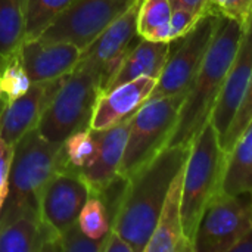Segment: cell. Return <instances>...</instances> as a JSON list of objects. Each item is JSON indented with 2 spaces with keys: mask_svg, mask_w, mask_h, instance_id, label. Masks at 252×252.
Returning a JSON list of instances; mask_svg holds the SVG:
<instances>
[{
  "mask_svg": "<svg viewBox=\"0 0 252 252\" xmlns=\"http://www.w3.org/2000/svg\"><path fill=\"white\" fill-rule=\"evenodd\" d=\"M190 146H167L127 179L112 230L134 252L145 248L155 230L171 182L185 167Z\"/></svg>",
  "mask_w": 252,
  "mask_h": 252,
  "instance_id": "cell-1",
  "label": "cell"
},
{
  "mask_svg": "<svg viewBox=\"0 0 252 252\" xmlns=\"http://www.w3.org/2000/svg\"><path fill=\"white\" fill-rule=\"evenodd\" d=\"M244 22L220 15L210 49L186 92L176 127L167 146H190L210 121L216 102L235 59Z\"/></svg>",
  "mask_w": 252,
  "mask_h": 252,
  "instance_id": "cell-2",
  "label": "cell"
},
{
  "mask_svg": "<svg viewBox=\"0 0 252 252\" xmlns=\"http://www.w3.org/2000/svg\"><path fill=\"white\" fill-rule=\"evenodd\" d=\"M61 149L62 143L49 142L37 128L28 131L13 145L9 188L0 211V227L21 214L38 213L43 188L56 171L63 168Z\"/></svg>",
  "mask_w": 252,
  "mask_h": 252,
  "instance_id": "cell-3",
  "label": "cell"
},
{
  "mask_svg": "<svg viewBox=\"0 0 252 252\" xmlns=\"http://www.w3.org/2000/svg\"><path fill=\"white\" fill-rule=\"evenodd\" d=\"M103 93L102 65L81 58L65 75L37 126L38 133L53 143H62L75 131L90 127L94 106Z\"/></svg>",
  "mask_w": 252,
  "mask_h": 252,
  "instance_id": "cell-4",
  "label": "cell"
},
{
  "mask_svg": "<svg viewBox=\"0 0 252 252\" xmlns=\"http://www.w3.org/2000/svg\"><path fill=\"white\" fill-rule=\"evenodd\" d=\"M226 164L227 152L221 148L219 134L208 121L192 142L183 170L182 221L192 248L199 221L208 204L221 192Z\"/></svg>",
  "mask_w": 252,
  "mask_h": 252,
  "instance_id": "cell-5",
  "label": "cell"
},
{
  "mask_svg": "<svg viewBox=\"0 0 252 252\" xmlns=\"http://www.w3.org/2000/svg\"><path fill=\"white\" fill-rule=\"evenodd\" d=\"M186 92L149 99L130 118L127 145L120 165L121 177L128 179L167 148Z\"/></svg>",
  "mask_w": 252,
  "mask_h": 252,
  "instance_id": "cell-6",
  "label": "cell"
},
{
  "mask_svg": "<svg viewBox=\"0 0 252 252\" xmlns=\"http://www.w3.org/2000/svg\"><path fill=\"white\" fill-rule=\"evenodd\" d=\"M252 229V193L219 192L208 204L193 241V252H232Z\"/></svg>",
  "mask_w": 252,
  "mask_h": 252,
  "instance_id": "cell-7",
  "label": "cell"
},
{
  "mask_svg": "<svg viewBox=\"0 0 252 252\" xmlns=\"http://www.w3.org/2000/svg\"><path fill=\"white\" fill-rule=\"evenodd\" d=\"M219 16L220 13L213 10L205 12L186 35L171 41L170 56L149 99L171 96L189 89L210 49Z\"/></svg>",
  "mask_w": 252,
  "mask_h": 252,
  "instance_id": "cell-8",
  "label": "cell"
},
{
  "mask_svg": "<svg viewBox=\"0 0 252 252\" xmlns=\"http://www.w3.org/2000/svg\"><path fill=\"white\" fill-rule=\"evenodd\" d=\"M137 0H75L41 32L46 41H66L84 50Z\"/></svg>",
  "mask_w": 252,
  "mask_h": 252,
  "instance_id": "cell-9",
  "label": "cell"
},
{
  "mask_svg": "<svg viewBox=\"0 0 252 252\" xmlns=\"http://www.w3.org/2000/svg\"><path fill=\"white\" fill-rule=\"evenodd\" d=\"M89 196V186L78 171L69 168L59 170L41 190L38 201L40 217L59 235L77 223Z\"/></svg>",
  "mask_w": 252,
  "mask_h": 252,
  "instance_id": "cell-10",
  "label": "cell"
},
{
  "mask_svg": "<svg viewBox=\"0 0 252 252\" xmlns=\"http://www.w3.org/2000/svg\"><path fill=\"white\" fill-rule=\"evenodd\" d=\"M252 78V10L244 22V31L235 55V59L227 72L224 86L213 109L210 123L219 134L220 145L223 143L227 130L236 115L241 100Z\"/></svg>",
  "mask_w": 252,
  "mask_h": 252,
  "instance_id": "cell-11",
  "label": "cell"
},
{
  "mask_svg": "<svg viewBox=\"0 0 252 252\" xmlns=\"http://www.w3.org/2000/svg\"><path fill=\"white\" fill-rule=\"evenodd\" d=\"M65 75L52 81L32 83L18 99L0 111V137L13 146L28 131L37 128L43 112L59 90Z\"/></svg>",
  "mask_w": 252,
  "mask_h": 252,
  "instance_id": "cell-12",
  "label": "cell"
},
{
  "mask_svg": "<svg viewBox=\"0 0 252 252\" xmlns=\"http://www.w3.org/2000/svg\"><path fill=\"white\" fill-rule=\"evenodd\" d=\"M19 59L31 83H43L69 74L81 59V50L66 41H46L40 37L24 40Z\"/></svg>",
  "mask_w": 252,
  "mask_h": 252,
  "instance_id": "cell-13",
  "label": "cell"
},
{
  "mask_svg": "<svg viewBox=\"0 0 252 252\" xmlns=\"http://www.w3.org/2000/svg\"><path fill=\"white\" fill-rule=\"evenodd\" d=\"M130 120L118 123L105 130H93L97 139V151L93 161L80 173L89 186L90 195H99L120 176L124 157Z\"/></svg>",
  "mask_w": 252,
  "mask_h": 252,
  "instance_id": "cell-14",
  "label": "cell"
},
{
  "mask_svg": "<svg viewBox=\"0 0 252 252\" xmlns=\"http://www.w3.org/2000/svg\"><path fill=\"white\" fill-rule=\"evenodd\" d=\"M155 84V78L140 77L100 94L93 111L90 128L105 130L118 123L130 120L149 99Z\"/></svg>",
  "mask_w": 252,
  "mask_h": 252,
  "instance_id": "cell-15",
  "label": "cell"
},
{
  "mask_svg": "<svg viewBox=\"0 0 252 252\" xmlns=\"http://www.w3.org/2000/svg\"><path fill=\"white\" fill-rule=\"evenodd\" d=\"M183 170L174 177L161 208L155 230L145 248V252H193L188 241L182 221V190Z\"/></svg>",
  "mask_w": 252,
  "mask_h": 252,
  "instance_id": "cell-16",
  "label": "cell"
},
{
  "mask_svg": "<svg viewBox=\"0 0 252 252\" xmlns=\"http://www.w3.org/2000/svg\"><path fill=\"white\" fill-rule=\"evenodd\" d=\"M142 0H137L118 19H115L93 43L81 50V58L94 63L106 62L128 53L142 38L137 32V16Z\"/></svg>",
  "mask_w": 252,
  "mask_h": 252,
  "instance_id": "cell-17",
  "label": "cell"
},
{
  "mask_svg": "<svg viewBox=\"0 0 252 252\" xmlns=\"http://www.w3.org/2000/svg\"><path fill=\"white\" fill-rule=\"evenodd\" d=\"M58 238L38 213H27L0 227V252L58 251Z\"/></svg>",
  "mask_w": 252,
  "mask_h": 252,
  "instance_id": "cell-18",
  "label": "cell"
},
{
  "mask_svg": "<svg viewBox=\"0 0 252 252\" xmlns=\"http://www.w3.org/2000/svg\"><path fill=\"white\" fill-rule=\"evenodd\" d=\"M170 52L171 41H151L146 38H140L139 43L127 55L126 61L123 62L121 68L114 75L105 92L140 77H151L158 80L167 63Z\"/></svg>",
  "mask_w": 252,
  "mask_h": 252,
  "instance_id": "cell-19",
  "label": "cell"
},
{
  "mask_svg": "<svg viewBox=\"0 0 252 252\" xmlns=\"http://www.w3.org/2000/svg\"><path fill=\"white\" fill-rule=\"evenodd\" d=\"M221 190L232 195L252 193V124L227 154Z\"/></svg>",
  "mask_w": 252,
  "mask_h": 252,
  "instance_id": "cell-20",
  "label": "cell"
},
{
  "mask_svg": "<svg viewBox=\"0 0 252 252\" xmlns=\"http://www.w3.org/2000/svg\"><path fill=\"white\" fill-rule=\"evenodd\" d=\"M25 40L22 0H0V68L19 50Z\"/></svg>",
  "mask_w": 252,
  "mask_h": 252,
  "instance_id": "cell-21",
  "label": "cell"
},
{
  "mask_svg": "<svg viewBox=\"0 0 252 252\" xmlns=\"http://www.w3.org/2000/svg\"><path fill=\"white\" fill-rule=\"evenodd\" d=\"M173 6L170 0H142L137 16V32L151 41H171L170 19Z\"/></svg>",
  "mask_w": 252,
  "mask_h": 252,
  "instance_id": "cell-22",
  "label": "cell"
},
{
  "mask_svg": "<svg viewBox=\"0 0 252 252\" xmlns=\"http://www.w3.org/2000/svg\"><path fill=\"white\" fill-rule=\"evenodd\" d=\"M75 0H22L25 40L37 38Z\"/></svg>",
  "mask_w": 252,
  "mask_h": 252,
  "instance_id": "cell-23",
  "label": "cell"
},
{
  "mask_svg": "<svg viewBox=\"0 0 252 252\" xmlns=\"http://www.w3.org/2000/svg\"><path fill=\"white\" fill-rule=\"evenodd\" d=\"M61 151L63 168L81 173L93 161L97 151V139L94 131L90 127L75 131L62 142Z\"/></svg>",
  "mask_w": 252,
  "mask_h": 252,
  "instance_id": "cell-24",
  "label": "cell"
},
{
  "mask_svg": "<svg viewBox=\"0 0 252 252\" xmlns=\"http://www.w3.org/2000/svg\"><path fill=\"white\" fill-rule=\"evenodd\" d=\"M77 223L89 238L96 241H105V238L112 230V221L108 210L97 195H90L87 198L80 211Z\"/></svg>",
  "mask_w": 252,
  "mask_h": 252,
  "instance_id": "cell-25",
  "label": "cell"
},
{
  "mask_svg": "<svg viewBox=\"0 0 252 252\" xmlns=\"http://www.w3.org/2000/svg\"><path fill=\"white\" fill-rule=\"evenodd\" d=\"M31 80L19 59L18 52L0 68V106L22 96L30 87Z\"/></svg>",
  "mask_w": 252,
  "mask_h": 252,
  "instance_id": "cell-26",
  "label": "cell"
},
{
  "mask_svg": "<svg viewBox=\"0 0 252 252\" xmlns=\"http://www.w3.org/2000/svg\"><path fill=\"white\" fill-rule=\"evenodd\" d=\"M252 124V78L248 84V89L241 100V105L236 111V115L227 130V134L221 143V148L224 152H230L233 145L238 142V139L245 133V130Z\"/></svg>",
  "mask_w": 252,
  "mask_h": 252,
  "instance_id": "cell-27",
  "label": "cell"
},
{
  "mask_svg": "<svg viewBox=\"0 0 252 252\" xmlns=\"http://www.w3.org/2000/svg\"><path fill=\"white\" fill-rule=\"evenodd\" d=\"M105 241H96L89 238L78 226L74 223L65 232L59 233L58 251L62 252H102Z\"/></svg>",
  "mask_w": 252,
  "mask_h": 252,
  "instance_id": "cell-28",
  "label": "cell"
},
{
  "mask_svg": "<svg viewBox=\"0 0 252 252\" xmlns=\"http://www.w3.org/2000/svg\"><path fill=\"white\" fill-rule=\"evenodd\" d=\"M201 16L202 15H196L188 9L174 7L173 13H171V19H170V38H171V41L186 35L195 27V24L199 21Z\"/></svg>",
  "mask_w": 252,
  "mask_h": 252,
  "instance_id": "cell-29",
  "label": "cell"
},
{
  "mask_svg": "<svg viewBox=\"0 0 252 252\" xmlns=\"http://www.w3.org/2000/svg\"><path fill=\"white\" fill-rule=\"evenodd\" d=\"M12 155H13V146L7 145L0 137V192L4 195H7V188H9Z\"/></svg>",
  "mask_w": 252,
  "mask_h": 252,
  "instance_id": "cell-30",
  "label": "cell"
},
{
  "mask_svg": "<svg viewBox=\"0 0 252 252\" xmlns=\"http://www.w3.org/2000/svg\"><path fill=\"white\" fill-rule=\"evenodd\" d=\"M102 252H134V250L120 233L111 230L109 235L105 238Z\"/></svg>",
  "mask_w": 252,
  "mask_h": 252,
  "instance_id": "cell-31",
  "label": "cell"
},
{
  "mask_svg": "<svg viewBox=\"0 0 252 252\" xmlns=\"http://www.w3.org/2000/svg\"><path fill=\"white\" fill-rule=\"evenodd\" d=\"M173 9L174 7H183L188 9L196 15H204L208 12V0H170Z\"/></svg>",
  "mask_w": 252,
  "mask_h": 252,
  "instance_id": "cell-32",
  "label": "cell"
},
{
  "mask_svg": "<svg viewBox=\"0 0 252 252\" xmlns=\"http://www.w3.org/2000/svg\"><path fill=\"white\" fill-rule=\"evenodd\" d=\"M232 252H252V229L242 236V239L233 247Z\"/></svg>",
  "mask_w": 252,
  "mask_h": 252,
  "instance_id": "cell-33",
  "label": "cell"
},
{
  "mask_svg": "<svg viewBox=\"0 0 252 252\" xmlns=\"http://www.w3.org/2000/svg\"><path fill=\"white\" fill-rule=\"evenodd\" d=\"M226 1L227 0H208V9L216 13H221L226 6Z\"/></svg>",
  "mask_w": 252,
  "mask_h": 252,
  "instance_id": "cell-34",
  "label": "cell"
},
{
  "mask_svg": "<svg viewBox=\"0 0 252 252\" xmlns=\"http://www.w3.org/2000/svg\"><path fill=\"white\" fill-rule=\"evenodd\" d=\"M4 199H6V195L0 192V211H1V207H3V202H4Z\"/></svg>",
  "mask_w": 252,
  "mask_h": 252,
  "instance_id": "cell-35",
  "label": "cell"
}]
</instances>
